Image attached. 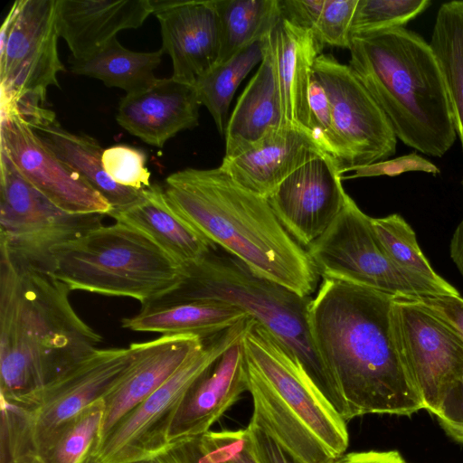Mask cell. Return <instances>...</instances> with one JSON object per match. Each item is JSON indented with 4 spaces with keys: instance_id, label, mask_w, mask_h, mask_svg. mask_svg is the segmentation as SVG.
<instances>
[{
    "instance_id": "cell-8",
    "label": "cell",
    "mask_w": 463,
    "mask_h": 463,
    "mask_svg": "<svg viewBox=\"0 0 463 463\" xmlns=\"http://www.w3.org/2000/svg\"><path fill=\"white\" fill-rule=\"evenodd\" d=\"M247 320L205 338L203 346L163 385L113 427L92 454L97 461L138 463L165 450L170 444V430L185 396L223 353L241 339Z\"/></svg>"
},
{
    "instance_id": "cell-24",
    "label": "cell",
    "mask_w": 463,
    "mask_h": 463,
    "mask_svg": "<svg viewBox=\"0 0 463 463\" xmlns=\"http://www.w3.org/2000/svg\"><path fill=\"white\" fill-rule=\"evenodd\" d=\"M109 216L144 233L182 267L217 247L171 206L158 184L142 189L137 200Z\"/></svg>"
},
{
    "instance_id": "cell-5",
    "label": "cell",
    "mask_w": 463,
    "mask_h": 463,
    "mask_svg": "<svg viewBox=\"0 0 463 463\" xmlns=\"http://www.w3.org/2000/svg\"><path fill=\"white\" fill-rule=\"evenodd\" d=\"M241 343L253 402L249 425L269 436L298 463H330L343 456L349 443L346 421L296 356L251 317Z\"/></svg>"
},
{
    "instance_id": "cell-32",
    "label": "cell",
    "mask_w": 463,
    "mask_h": 463,
    "mask_svg": "<svg viewBox=\"0 0 463 463\" xmlns=\"http://www.w3.org/2000/svg\"><path fill=\"white\" fill-rule=\"evenodd\" d=\"M373 229L393 263L412 277L430 285L439 296H460L458 290L436 273L422 253L416 234L398 213L372 218Z\"/></svg>"
},
{
    "instance_id": "cell-15",
    "label": "cell",
    "mask_w": 463,
    "mask_h": 463,
    "mask_svg": "<svg viewBox=\"0 0 463 463\" xmlns=\"http://www.w3.org/2000/svg\"><path fill=\"white\" fill-rule=\"evenodd\" d=\"M0 136V150L58 208L81 215H109L112 212L109 203L14 112L1 111Z\"/></svg>"
},
{
    "instance_id": "cell-3",
    "label": "cell",
    "mask_w": 463,
    "mask_h": 463,
    "mask_svg": "<svg viewBox=\"0 0 463 463\" xmlns=\"http://www.w3.org/2000/svg\"><path fill=\"white\" fill-rule=\"evenodd\" d=\"M163 188L184 220L254 274L302 297L315 292L320 276L267 198L239 184L220 166L175 172Z\"/></svg>"
},
{
    "instance_id": "cell-20",
    "label": "cell",
    "mask_w": 463,
    "mask_h": 463,
    "mask_svg": "<svg viewBox=\"0 0 463 463\" xmlns=\"http://www.w3.org/2000/svg\"><path fill=\"white\" fill-rule=\"evenodd\" d=\"M200 106L194 86L171 77L159 79L150 88L123 97L116 120L145 143L163 147L180 131L198 125Z\"/></svg>"
},
{
    "instance_id": "cell-10",
    "label": "cell",
    "mask_w": 463,
    "mask_h": 463,
    "mask_svg": "<svg viewBox=\"0 0 463 463\" xmlns=\"http://www.w3.org/2000/svg\"><path fill=\"white\" fill-rule=\"evenodd\" d=\"M0 163V253L52 273L53 250L103 225V215L61 210L1 150Z\"/></svg>"
},
{
    "instance_id": "cell-17",
    "label": "cell",
    "mask_w": 463,
    "mask_h": 463,
    "mask_svg": "<svg viewBox=\"0 0 463 463\" xmlns=\"http://www.w3.org/2000/svg\"><path fill=\"white\" fill-rule=\"evenodd\" d=\"M174 80L194 86L217 65L220 29L214 0H152Z\"/></svg>"
},
{
    "instance_id": "cell-13",
    "label": "cell",
    "mask_w": 463,
    "mask_h": 463,
    "mask_svg": "<svg viewBox=\"0 0 463 463\" xmlns=\"http://www.w3.org/2000/svg\"><path fill=\"white\" fill-rule=\"evenodd\" d=\"M314 77L330 102L334 158L341 175L395 154L398 138L389 119L349 65L321 53L314 65Z\"/></svg>"
},
{
    "instance_id": "cell-42",
    "label": "cell",
    "mask_w": 463,
    "mask_h": 463,
    "mask_svg": "<svg viewBox=\"0 0 463 463\" xmlns=\"http://www.w3.org/2000/svg\"><path fill=\"white\" fill-rule=\"evenodd\" d=\"M138 463H212L205 456L201 436L173 441L157 456Z\"/></svg>"
},
{
    "instance_id": "cell-22",
    "label": "cell",
    "mask_w": 463,
    "mask_h": 463,
    "mask_svg": "<svg viewBox=\"0 0 463 463\" xmlns=\"http://www.w3.org/2000/svg\"><path fill=\"white\" fill-rule=\"evenodd\" d=\"M241 340L226 350L191 388L173 421L169 443L210 431V428L247 391Z\"/></svg>"
},
{
    "instance_id": "cell-41",
    "label": "cell",
    "mask_w": 463,
    "mask_h": 463,
    "mask_svg": "<svg viewBox=\"0 0 463 463\" xmlns=\"http://www.w3.org/2000/svg\"><path fill=\"white\" fill-rule=\"evenodd\" d=\"M309 109L314 133L334 158L335 139L330 102L324 87L314 74L309 90Z\"/></svg>"
},
{
    "instance_id": "cell-23",
    "label": "cell",
    "mask_w": 463,
    "mask_h": 463,
    "mask_svg": "<svg viewBox=\"0 0 463 463\" xmlns=\"http://www.w3.org/2000/svg\"><path fill=\"white\" fill-rule=\"evenodd\" d=\"M279 90L280 127L311 132L309 90L317 58L323 46L310 30L299 27L284 17L271 33Z\"/></svg>"
},
{
    "instance_id": "cell-39",
    "label": "cell",
    "mask_w": 463,
    "mask_h": 463,
    "mask_svg": "<svg viewBox=\"0 0 463 463\" xmlns=\"http://www.w3.org/2000/svg\"><path fill=\"white\" fill-rule=\"evenodd\" d=\"M204 453L212 463H259L247 430L208 431L201 436Z\"/></svg>"
},
{
    "instance_id": "cell-14",
    "label": "cell",
    "mask_w": 463,
    "mask_h": 463,
    "mask_svg": "<svg viewBox=\"0 0 463 463\" xmlns=\"http://www.w3.org/2000/svg\"><path fill=\"white\" fill-rule=\"evenodd\" d=\"M138 344L97 348L47 383L24 409L14 407L40 452L56 432L116 386L136 360Z\"/></svg>"
},
{
    "instance_id": "cell-36",
    "label": "cell",
    "mask_w": 463,
    "mask_h": 463,
    "mask_svg": "<svg viewBox=\"0 0 463 463\" xmlns=\"http://www.w3.org/2000/svg\"><path fill=\"white\" fill-rule=\"evenodd\" d=\"M358 0H324L311 32L323 46L350 49Z\"/></svg>"
},
{
    "instance_id": "cell-21",
    "label": "cell",
    "mask_w": 463,
    "mask_h": 463,
    "mask_svg": "<svg viewBox=\"0 0 463 463\" xmlns=\"http://www.w3.org/2000/svg\"><path fill=\"white\" fill-rule=\"evenodd\" d=\"M152 14V0H57V29L71 52L70 58L83 60L120 31L142 26Z\"/></svg>"
},
{
    "instance_id": "cell-29",
    "label": "cell",
    "mask_w": 463,
    "mask_h": 463,
    "mask_svg": "<svg viewBox=\"0 0 463 463\" xmlns=\"http://www.w3.org/2000/svg\"><path fill=\"white\" fill-rule=\"evenodd\" d=\"M220 29L218 64L269 36L282 17L280 0H214Z\"/></svg>"
},
{
    "instance_id": "cell-9",
    "label": "cell",
    "mask_w": 463,
    "mask_h": 463,
    "mask_svg": "<svg viewBox=\"0 0 463 463\" xmlns=\"http://www.w3.org/2000/svg\"><path fill=\"white\" fill-rule=\"evenodd\" d=\"M306 250L322 279L392 296L439 297L430 285L393 263L373 229L372 217L350 195L326 231Z\"/></svg>"
},
{
    "instance_id": "cell-30",
    "label": "cell",
    "mask_w": 463,
    "mask_h": 463,
    "mask_svg": "<svg viewBox=\"0 0 463 463\" xmlns=\"http://www.w3.org/2000/svg\"><path fill=\"white\" fill-rule=\"evenodd\" d=\"M430 45L444 80L463 152V0L439 6Z\"/></svg>"
},
{
    "instance_id": "cell-18",
    "label": "cell",
    "mask_w": 463,
    "mask_h": 463,
    "mask_svg": "<svg viewBox=\"0 0 463 463\" xmlns=\"http://www.w3.org/2000/svg\"><path fill=\"white\" fill-rule=\"evenodd\" d=\"M203 343L204 339L193 335H162L150 341L138 342L136 360L104 397L99 443L124 416L163 385Z\"/></svg>"
},
{
    "instance_id": "cell-33",
    "label": "cell",
    "mask_w": 463,
    "mask_h": 463,
    "mask_svg": "<svg viewBox=\"0 0 463 463\" xmlns=\"http://www.w3.org/2000/svg\"><path fill=\"white\" fill-rule=\"evenodd\" d=\"M104 411V399L91 403L65 423L37 453L45 463H82L99 446Z\"/></svg>"
},
{
    "instance_id": "cell-25",
    "label": "cell",
    "mask_w": 463,
    "mask_h": 463,
    "mask_svg": "<svg viewBox=\"0 0 463 463\" xmlns=\"http://www.w3.org/2000/svg\"><path fill=\"white\" fill-rule=\"evenodd\" d=\"M281 107L271 35L266 54L256 73L240 95L229 118L225 158L250 149L267 132L280 126Z\"/></svg>"
},
{
    "instance_id": "cell-34",
    "label": "cell",
    "mask_w": 463,
    "mask_h": 463,
    "mask_svg": "<svg viewBox=\"0 0 463 463\" xmlns=\"http://www.w3.org/2000/svg\"><path fill=\"white\" fill-rule=\"evenodd\" d=\"M430 4V0H358L352 25V37L394 27H405Z\"/></svg>"
},
{
    "instance_id": "cell-12",
    "label": "cell",
    "mask_w": 463,
    "mask_h": 463,
    "mask_svg": "<svg viewBox=\"0 0 463 463\" xmlns=\"http://www.w3.org/2000/svg\"><path fill=\"white\" fill-rule=\"evenodd\" d=\"M57 0H17L0 33L1 105L18 99L41 105L65 71L58 52Z\"/></svg>"
},
{
    "instance_id": "cell-26",
    "label": "cell",
    "mask_w": 463,
    "mask_h": 463,
    "mask_svg": "<svg viewBox=\"0 0 463 463\" xmlns=\"http://www.w3.org/2000/svg\"><path fill=\"white\" fill-rule=\"evenodd\" d=\"M249 317L241 309L221 302H170L156 298L141 305L135 316L123 318L122 327L135 332L193 335L205 339Z\"/></svg>"
},
{
    "instance_id": "cell-46",
    "label": "cell",
    "mask_w": 463,
    "mask_h": 463,
    "mask_svg": "<svg viewBox=\"0 0 463 463\" xmlns=\"http://www.w3.org/2000/svg\"><path fill=\"white\" fill-rule=\"evenodd\" d=\"M82 463H99V462L97 461V459L95 458V457H94L92 454H90V455H89V456L84 459V461H83Z\"/></svg>"
},
{
    "instance_id": "cell-45",
    "label": "cell",
    "mask_w": 463,
    "mask_h": 463,
    "mask_svg": "<svg viewBox=\"0 0 463 463\" xmlns=\"http://www.w3.org/2000/svg\"><path fill=\"white\" fill-rule=\"evenodd\" d=\"M461 185L463 189V177ZM449 254L463 278V218L453 232L449 244Z\"/></svg>"
},
{
    "instance_id": "cell-35",
    "label": "cell",
    "mask_w": 463,
    "mask_h": 463,
    "mask_svg": "<svg viewBox=\"0 0 463 463\" xmlns=\"http://www.w3.org/2000/svg\"><path fill=\"white\" fill-rule=\"evenodd\" d=\"M463 335V298L461 296L422 297ZM444 431L454 440L463 443V375L458 388L436 416Z\"/></svg>"
},
{
    "instance_id": "cell-1",
    "label": "cell",
    "mask_w": 463,
    "mask_h": 463,
    "mask_svg": "<svg viewBox=\"0 0 463 463\" xmlns=\"http://www.w3.org/2000/svg\"><path fill=\"white\" fill-rule=\"evenodd\" d=\"M393 297L323 279L310 301L313 345L346 404L348 420L367 414L411 416L424 410L394 337Z\"/></svg>"
},
{
    "instance_id": "cell-11",
    "label": "cell",
    "mask_w": 463,
    "mask_h": 463,
    "mask_svg": "<svg viewBox=\"0 0 463 463\" xmlns=\"http://www.w3.org/2000/svg\"><path fill=\"white\" fill-rule=\"evenodd\" d=\"M392 323L424 410L438 416L463 375V335L420 297L394 296Z\"/></svg>"
},
{
    "instance_id": "cell-37",
    "label": "cell",
    "mask_w": 463,
    "mask_h": 463,
    "mask_svg": "<svg viewBox=\"0 0 463 463\" xmlns=\"http://www.w3.org/2000/svg\"><path fill=\"white\" fill-rule=\"evenodd\" d=\"M101 162L105 172L117 184L142 190L149 187L150 172L144 150L128 145H115L104 149Z\"/></svg>"
},
{
    "instance_id": "cell-43",
    "label": "cell",
    "mask_w": 463,
    "mask_h": 463,
    "mask_svg": "<svg viewBox=\"0 0 463 463\" xmlns=\"http://www.w3.org/2000/svg\"><path fill=\"white\" fill-rule=\"evenodd\" d=\"M246 430L259 463H298L263 431L250 425L247 426Z\"/></svg>"
},
{
    "instance_id": "cell-40",
    "label": "cell",
    "mask_w": 463,
    "mask_h": 463,
    "mask_svg": "<svg viewBox=\"0 0 463 463\" xmlns=\"http://www.w3.org/2000/svg\"><path fill=\"white\" fill-rule=\"evenodd\" d=\"M352 171L354 172L353 175H343L342 180L382 175L396 176L407 172H424L433 175L440 174V170L435 164L416 152L359 166Z\"/></svg>"
},
{
    "instance_id": "cell-44",
    "label": "cell",
    "mask_w": 463,
    "mask_h": 463,
    "mask_svg": "<svg viewBox=\"0 0 463 463\" xmlns=\"http://www.w3.org/2000/svg\"><path fill=\"white\" fill-rule=\"evenodd\" d=\"M330 463H407L397 450H368L344 454Z\"/></svg>"
},
{
    "instance_id": "cell-2",
    "label": "cell",
    "mask_w": 463,
    "mask_h": 463,
    "mask_svg": "<svg viewBox=\"0 0 463 463\" xmlns=\"http://www.w3.org/2000/svg\"><path fill=\"white\" fill-rule=\"evenodd\" d=\"M0 257V398L24 409L103 338L78 315L71 290L52 272Z\"/></svg>"
},
{
    "instance_id": "cell-4",
    "label": "cell",
    "mask_w": 463,
    "mask_h": 463,
    "mask_svg": "<svg viewBox=\"0 0 463 463\" xmlns=\"http://www.w3.org/2000/svg\"><path fill=\"white\" fill-rule=\"evenodd\" d=\"M349 67L404 145L441 157L458 138L444 80L430 43L406 27L352 37Z\"/></svg>"
},
{
    "instance_id": "cell-7",
    "label": "cell",
    "mask_w": 463,
    "mask_h": 463,
    "mask_svg": "<svg viewBox=\"0 0 463 463\" xmlns=\"http://www.w3.org/2000/svg\"><path fill=\"white\" fill-rule=\"evenodd\" d=\"M52 274L71 291L127 297L141 305L180 282L183 267L138 230L116 222L53 250Z\"/></svg>"
},
{
    "instance_id": "cell-19",
    "label": "cell",
    "mask_w": 463,
    "mask_h": 463,
    "mask_svg": "<svg viewBox=\"0 0 463 463\" xmlns=\"http://www.w3.org/2000/svg\"><path fill=\"white\" fill-rule=\"evenodd\" d=\"M324 154L328 153L315 134L279 126L243 154L223 157L220 167L244 188L268 199L296 170Z\"/></svg>"
},
{
    "instance_id": "cell-16",
    "label": "cell",
    "mask_w": 463,
    "mask_h": 463,
    "mask_svg": "<svg viewBox=\"0 0 463 463\" xmlns=\"http://www.w3.org/2000/svg\"><path fill=\"white\" fill-rule=\"evenodd\" d=\"M337 164L328 154L307 162L268 198L288 234L307 249L342 210L347 194Z\"/></svg>"
},
{
    "instance_id": "cell-6",
    "label": "cell",
    "mask_w": 463,
    "mask_h": 463,
    "mask_svg": "<svg viewBox=\"0 0 463 463\" xmlns=\"http://www.w3.org/2000/svg\"><path fill=\"white\" fill-rule=\"evenodd\" d=\"M158 298L221 302L245 312L296 356L319 392L348 420L346 404L313 345L307 323L311 296H299L259 277L240 260L216 247L199 260L184 266L179 284Z\"/></svg>"
},
{
    "instance_id": "cell-28",
    "label": "cell",
    "mask_w": 463,
    "mask_h": 463,
    "mask_svg": "<svg viewBox=\"0 0 463 463\" xmlns=\"http://www.w3.org/2000/svg\"><path fill=\"white\" fill-rule=\"evenodd\" d=\"M163 54L161 49L149 52L128 50L116 38L90 57L70 58L69 62L72 73L98 79L108 87L131 94L150 88L159 80L154 71Z\"/></svg>"
},
{
    "instance_id": "cell-31",
    "label": "cell",
    "mask_w": 463,
    "mask_h": 463,
    "mask_svg": "<svg viewBox=\"0 0 463 463\" xmlns=\"http://www.w3.org/2000/svg\"><path fill=\"white\" fill-rule=\"evenodd\" d=\"M271 33L228 61L214 66L194 84L200 104L206 107L222 136L226 130L234 93L250 71L262 61Z\"/></svg>"
},
{
    "instance_id": "cell-27",
    "label": "cell",
    "mask_w": 463,
    "mask_h": 463,
    "mask_svg": "<svg viewBox=\"0 0 463 463\" xmlns=\"http://www.w3.org/2000/svg\"><path fill=\"white\" fill-rule=\"evenodd\" d=\"M32 128L65 164L109 203L112 211L128 206L140 196L142 190L122 186L108 175L101 162L104 149L95 138L71 133L56 119Z\"/></svg>"
},
{
    "instance_id": "cell-38",
    "label": "cell",
    "mask_w": 463,
    "mask_h": 463,
    "mask_svg": "<svg viewBox=\"0 0 463 463\" xmlns=\"http://www.w3.org/2000/svg\"><path fill=\"white\" fill-rule=\"evenodd\" d=\"M0 463H45L34 449L19 414L6 404H1Z\"/></svg>"
}]
</instances>
